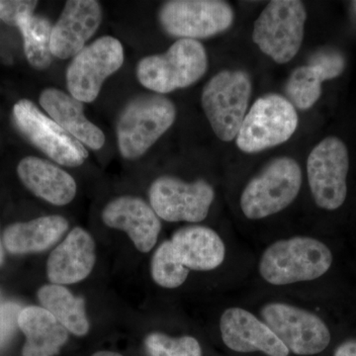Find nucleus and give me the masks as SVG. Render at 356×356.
<instances>
[{
  "instance_id": "nucleus-1",
  "label": "nucleus",
  "mask_w": 356,
  "mask_h": 356,
  "mask_svg": "<svg viewBox=\"0 0 356 356\" xmlns=\"http://www.w3.org/2000/svg\"><path fill=\"white\" fill-rule=\"evenodd\" d=\"M334 254L322 241L297 236L276 241L262 252L259 273L273 286L317 280L331 269Z\"/></svg>"
},
{
  "instance_id": "nucleus-2",
  "label": "nucleus",
  "mask_w": 356,
  "mask_h": 356,
  "mask_svg": "<svg viewBox=\"0 0 356 356\" xmlns=\"http://www.w3.org/2000/svg\"><path fill=\"white\" fill-rule=\"evenodd\" d=\"M302 182V170L294 159H274L245 185L241 194V210L250 220L273 216L294 202Z\"/></svg>"
},
{
  "instance_id": "nucleus-3",
  "label": "nucleus",
  "mask_w": 356,
  "mask_h": 356,
  "mask_svg": "<svg viewBox=\"0 0 356 356\" xmlns=\"http://www.w3.org/2000/svg\"><path fill=\"white\" fill-rule=\"evenodd\" d=\"M208 69L207 51L196 40L179 39L165 53L142 58L137 77L145 88L159 95L188 88Z\"/></svg>"
},
{
  "instance_id": "nucleus-4",
  "label": "nucleus",
  "mask_w": 356,
  "mask_h": 356,
  "mask_svg": "<svg viewBox=\"0 0 356 356\" xmlns=\"http://www.w3.org/2000/svg\"><path fill=\"white\" fill-rule=\"evenodd\" d=\"M177 109L159 95L139 96L128 103L117 123L119 151L123 158L135 159L146 154L175 123Z\"/></svg>"
},
{
  "instance_id": "nucleus-5",
  "label": "nucleus",
  "mask_w": 356,
  "mask_h": 356,
  "mask_svg": "<svg viewBox=\"0 0 356 356\" xmlns=\"http://www.w3.org/2000/svg\"><path fill=\"white\" fill-rule=\"evenodd\" d=\"M252 93L250 76L243 70H224L206 83L201 103L215 135L222 142L235 140L248 113Z\"/></svg>"
},
{
  "instance_id": "nucleus-6",
  "label": "nucleus",
  "mask_w": 356,
  "mask_h": 356,
  "mask_svg": "<svg viewBox=\"0 0 356 356\" xmlns=\"http://www.w3.org/2000/svg\"><path fill=\"white\" fill-rule=\"evenodd\" d=\"M299 117L284 96L268 93L257 98L248 110L236 144L245 154H257L284 144L296 132Z\"/></svg>"
},
{
  "instance_id": "nucleus-7",
  "label": "nucleus",
  "mask_w": 356,
  "mask_h": 356,
  "mask_svg": "<svg viewBox=\"0 0 356 356\" xmlns=\"http://www.w3.org/2000/svg\"><path fill=\"white\" fill-rule=\"evenodd\" d=\"M307 11L299 0H273L255 20L252 40L277 64L290 62L303 43Z\"/></svg>"
},
{
  "instance_id": "nucleus-8",
  "label": "nucleus",
  "mask_w": 356,
  "mask_h": 356,
  "mask_svg": "<svg viewBox=\"0 0 356 356\" xmlns=\"http://www.w3.org/2000/svg\"><path fill=\"white\" fill-rule=\"evenodd\" d=\"M261 318L294 355H318L331 343V331L325 321L301 307L269 302L261 309Z\"/></svg>"
},
{
  "instance_id": "nucleus-9",
  "label": "nucleus",
  "mask_w": 356,
  "mask_h": 356,
  "mask_svg": "<svg viewBox=\"0 0 356 356\" xmlns=\"http://www.w3.org/2000/svg\"><path fill=\"white\" fill-rule=\"evenodd\" d=\"M235 13L222 0H172L159 11V21L165 33L179 39L210 38L233 25Z\"/></svg>"
},
{
  "instance_id": "nucleus-10",
  "label": "nucleus",
  "mask_w": 356,
  "mask_h": 356,
  "mask_svg": "<svg viewBox=\"0 0 356 356\" xmlns=\"http://www.w3.org/2000/svg\"><path fill=\"white\" fill-rule=\"evenodd\" d=\"M350 156L346 144L327 137L312 149L307 159V175L314 201L323 210L341 208L348 197Z\"/></svg>"
},
{
  "instance_id": "nucleus-11",
  "label": "nucleus",
  "mask_w": 356,
  "mask_h": 356,
  "mask_svg": "<svg viewBox=\"0 0 356 356\" xmlns=\"http://www.w3.org/2000/svg\"><path fill=\"white\" fill-rule=\"evenodd\" d=\"M123 63V46L113 37H102L84 47L67 67L70 95L81 102H95L105 79L120 70Z\"/></svg>"
},
{
  "instance_id": "nucleus-12",
  "label": "nucleus",
  "mask_w": 356,
  "mask_h": 356,
  "mask_svg": "<svg viewBox=\"0 0 356 356\" xmlns=\"http://www.w3.org/2000/svg\"><path fill=\"white\" fill-rule=\"evenodd\" d=\"M149 198L151 207L165 221L198 222L209 214L215 191L203 179L188 184L177 177H161L149 187Z\"/></svg>"
},
{
  "instance_id": "nucleus-13",
  "label": "nucleus",
  "mask_w": 356,
  "mask_h": 356,
  "mask_svg": "<svg viewBox=\"0 0 356 356\" xmlns=\"http://www.w3.org/2000/svg\"><path fill=\"white\" fill-rule=\"evenodd\" d=\"M13 118L30 142L56 163L76 168L88 159V152L83 145L29 100L21 99L14 105Z\"/></svg>"
},
{
  "instance_id": "nucleus-14",
  "label": "nucleus",
  "mask_w": 356,
  "mask_h": 356,
  "mask_svg": "<svg viewBox=\"0 0 356 356\" xmlns=\"http://www.w3.org/2000/svg\"><path fill=\"white\" fill-rule=\"evenodd\" d=\"M222 341L236 353H264L267 356H288L289 350L277 336L252 312L229 307L220 318Z\"/></svg>"
},
{
  "instance_id": "nucleus-15",
  "label": "nucleus",
  "mask_w": 356,
  "mask_h": 356,
  "mask_svg": "<svg viewBox=\"0 0 356 356\" xmlns=\"http://www.w3.org/2000/svg\"><path fill=\"white\" fill-rule=\"evenodd\" d=\"M102 7L95 0H70L51 30V51L62 60L74 57L97 31Z\"/></svg>"
},
{
  "instance_id": "nucleus-16",
  "label": "nucleus",
  "mask_w": 356,
  "mask_h": 356,
  "mask_svg": "<svg viewBox=\"0 0 356 356\" xmlns=\"http://www.w3.org/2000/svg\"><path fill=\"white\" fill-rule=\"evenodd\" d=\"M102 221L110 228L126 232L142 252L153 250L161 229L159 218L151 205L133 196H121L107 204Z\"/></svg>"
},
{
  "instance_id": "nucleus-17",
  "label": "nucleus",
  "mask_w": 356,
  "mask_h": 356,
  "mask_svg": "<svg viewBox=\"0 0 356 356\" xmlns=\"http://www.w3.org/2000/svg\"><path fill=\"white\" fill-rule=\"evenodd\" d=\"M95 264V241L88 232L76 227L51 252L47 273L53 284H74L86 280Z\"/></svg>"
},
{
  "instance_id": "nucleus-18",
  "label": "nucleus",
  "mask_w": 356,
  "mask_h": 356,
  "mask_svg": "<svg viewBox=\"0 0 356 356\" xmlns=\"http://www.w3.org/2000/svg\"><path fill=\"white\" fill-rule=\"evenodd\" d=\"M170 243L188 270L211 271L226 259V245L219 234L205 226H191L173 234Z\"/></svg>"
},
{
  "instance_id": "nucleus-19",
  "label": "nucleus",
  "mask_w": 356,
  "mask_h": 356,
  "mask_svg": "<svg viewBox=\"0 0 356 356\" xmlns=\"http://www.w3.org/2000/svg\"><path fill=\"white\" fill-rule=\"evenodd\" d=\"M39 102L51 118L83 146L92 149L104 146V134L84 116L83 102L57 88L44 89Z\"/></svg>"
},
{
  "instance_id": "nucleus-20",
  "label": "nucleus",
  "mask_w": 356,
  "mask_h": 356,
  "mask_svg": "<svg viewBox=\"0 0 356 356\" xmlns=\"http://www.w3.org/2000/svg\"><path fill=\"white\" fill-rule=\"evenodd\" d=\"M17 172L25 186L47 202L64 206L76 197L74 178L50 161L27 156L20 161Z\"/></svg>"
},
{
  "instance_id": "nucleus-21",
  "label": "nucleus",
  "mask_w": 356,
  "mask_h": 356,
  "mask_svg": "<svg viewBox=\"0 0 356 356\" xmlns=\"http://www.w3.org/2000/svg\"><path fill=\"white\" fill-rule=\"evenodd\" d=\"M18 327L26 336L23 356H54L67 341V329L43 307H26Z\"/></svg>"
},
{
  "instance_id": "nucleus-22",
  "label": "nucleus",
  "mask_w": 356,
  "mask_h": 356,
  "mask_svg": "<svg viewBox=\"0 0 356 356\" xmlns=\"http://www.w3.org/2000/svg\"><path fill=\"white\" fill-rule=\"evenodd\" d=\"M67 229L69 222L58 215L16 222L4 231L3 245L13 254L41 252L55 245Z\"/></svg>"
},
{
  "instance_id": "nucleus-23",
  "label": "nucleus",
  "mask_w": 356,
  "mask_h": 356,
  "mask_svg": "<svg viewBox=\"0 0 356 356\" xmlns=\"http://www.w3.org/2000/svg\"><path fill=\"white\" fill-rule=\"evenodd\" d=\"M38 299L67 332L79 337L88 334L89 322L83 298L74 296L63 285L49 284L40 288Z\"/></svg>"
},
{
  "instance_id": "nucleus-24",
  "label": "nucleus",
  "mask_w": 356,
  "mask_h": 356,
  "mask_svg": "<svg viewBox=\"0 0 356 356\" xmlns=\"http://www.w3.org/2000/svg\"><path fill=\"white\" fill-rule=\"evenodd\" d=\"M24 40L28 62L36 70L48 69L53 54L51 51V22L42 16L32 15L18 26Z\"/></svg>"
},
{
  "instance_id": "nucleus-25",
  "label": "nucleus",
  "mask_w": 356,
  "mask_h": 356,
  "mask_svg": "<svg viewBox=\"0 0 356 356\" xmlns=\"http://www.w3.org/2000/svg\"><path fill=\"white\" fill-rule=\"evenodd\" d=\"M322 77L310 65H301L288 77L285 92L295 108H312L322 95Z\"/></svg>"
},
{
  "instance_id": "nucleus-26",
  "label": "nucleus",
  "mask_w": 356,
  "mask_h": 356,
  "mask_svg": "<svg viewBox=\"0 0 356 356\" xmlns=\"http://www.w3.org/2000/svg\"><path fill=\"white\" fill-rule=\"evenodd\" d=\"M152 276L156 284L166 289L181 286L187 280L189 270L180 262L170 241L161 243L152 259Z\"/></svg>"
},
{
  "instance_id": "nucleus-27",
  "label": "nucleus",
  "mask_w": 356,
  "mask_h": 356,
  "mask_svg": "<svg viewBox=\"0 0 356 356\" xmlns=\"http://www.w3.org/2000/svg\"><path fill=\"white\" fill-rule=\"evenodd\" d=\"M146 348L149 356H202L200 343L195 337H172L161 332L147 337Z\"/></svg>"
},
{
  "instance_id": "nucleus-28",
  "label": "nucleus",
  "mask_w": 356,
  "mask_h": 356,
  "mask_svg": "<svg viewBox=\"0 0 356 356\" xmlns=\"http://www.w3.org/2000/svg\"><path fill=\"white\" fill-rule=\"evenodd\" d=\"M308 65L317 70L323 81L337 79L346 69V58L341 51L325 48L314 53Z\"/></svg>"
},
{
  "instance_id": "nucleus-29",
  "label": "nucleus",
  "mask_w": 356,
  "mask_h": 356,
  "mask_svg": "<svg viewBox=\"0 0 356 356\" xmlns=\"http://www.w3.org/2000/svg\"><path fill=\"white\" fill-rule=\"evenodd\" d=\"M37 4L38 2L30 0H0V19L4 21L6 24L18 27L26 18L34 15Z\"/></svg>"
},
{
  "instance_id": "nucleus-30",
  "label": "nucleus",
  "mask_w": 356,
  "mask_h": 356,
  "mask_svg": "<svg viewBox=\"0 0 356 356\" xmlns=\"http://www.w3.org/2000/svg\"><path fill=\"white\" fill-rule=\"evenodd\" d=\"M21 311L19 304L13 302L0 305V348L6 346L15 332Z\"/></svg>"
},
{
  "instance_id": "nucleus-31",
  "label": "nucleus",
  "mask_w": 356,
  "mask_h": 356,
  "mask_svg": "<svg viewBox=\"0 0 356 356\" xmlns=\"http://www.w3.org/2000/svg\"><path fill=\"white\" fill-rule=\"evenodd\" d=\"M334 356H356V339H348L339 344L334 350Z\"/></svg>"
},
{
  "instance_id": "nucleus-32",
  "label": "nucleus",
  "mask_w": 356,
  "mask_h": 356,
  "mask_svg": "<svg viewBox=\"0 0 356 356\" xmlns=\"http://www.w3.org/2000/svg\"><path fill=\"white\" fill-rule=\"evenodd\" d=\"M92 356H123L119 353H113V351H98Z\"/></svg>"
},
{
  "instance_id": "nucleus-33",
  "label": "nucleus",
  "mask_w": 356,
  "mask_h": 356,
  "mask_svg": "<svg viewBox=\"0 0 356 356\" xmlns=\"http://www.w3.org/2000/svg\"><path fill=\"white\" fill-rule=\"evenodd\" d=\"M4 254H3V248H2L1 238H0V266H1L2 262H3Z\"/></svg>"
},
{
  "instance_id": "nucleus-34",
  "label": "nucleus",
  "mask_w": 356,
  "mask_h": 356,
  "mask_svg": "<svg viewBox=\"0 0 356 356\" xmlns=\"http://www.w3.org/2000/svg\"><path fill=\"white\" fill-rule=\"evenodd\" d=\"M353 7L355 9V13H356V1H353Z\"/></svg>"
}]
</instances>
